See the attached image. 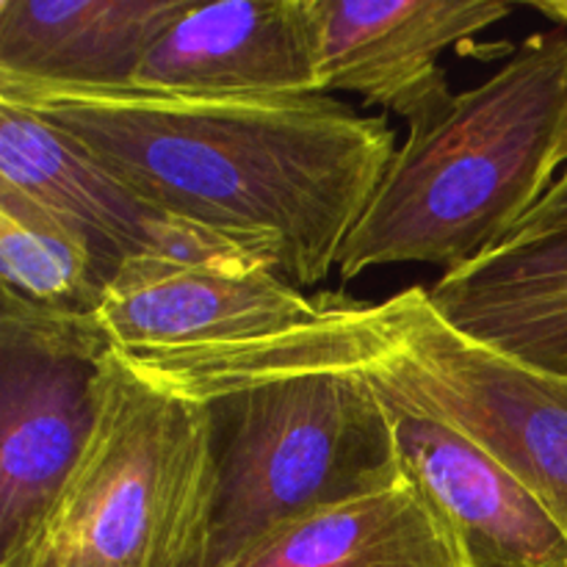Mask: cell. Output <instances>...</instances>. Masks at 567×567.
Listing matches in <instances>:
<instances>
[{"label":"cell","mask_w":567,"mask_h":567,"mask_svg":"<svg viewBox=\"0 0 567 567\" xmlns=\"http://www.w3.org/2000/svg\"><path fill=\"white\" fill-rule=\"evenodd\" d=\"M0 103L33 111L161 210L305 288L338 266L396 155L385 116L330 94L186 100L111 89Z\"/></svg>","instance_id":"cell-1"},{"label":"cell","mask_w":567,"mask_h":567,"mask_svg":"<svg viewBox=\"0 0 567 567\" xmlns=\"http://www.w3.org/2000/svg\"><path fill=\"white\" fill-rule=\"evenodd\" d=\"M125 354L205 413L208 482L181 567H230L271 532L404 480L391 415L371 382L282 332Z\"/></svg>","instance_id":"cell-2"},{"label":"cell","mask_w":567,"mask_h":567,"mask_svg":"<svg viewBox=\"0 0 567 567\" xmlns=\"http://www.w3.org/2000/svg\"><path fill=\"white\" fill-rule=\"evenodd\" d=\"M567 161V25L524 39L480 86L410 125L338 255L343 280L391 264L446 271L496 249Z\"/></svg>","instance_id":"cell-3"},{"label":"cell","mask_w":567,"mask_h":567,"mask_svg":"<svg viewBox=\"0 0 567 567\" xmlns=\"http://www.w3.org/2000/svg\"><path fill=\"white\" fill-rule=\"evenodd\" d=\"M282 336L358 369L388 402L468 435L540 498L567 537V377L463 336L421 286L380 305L327 299L319 319Z\"/></svg>","instance_id":"cell-4"},{"label":"cell","mask_w":567,"mask_h":567,"mask_svg":"<svg viewBox=\"0 0 567 567\" xmlns=\"http://www.w3.org/2000/svg\"><path fill=\"white\" fill-rule=\"evenodd\" d=\"M205 482L203 408L114 347L81 463L31 543L0 567H181Z\"/></svg>","instance_id":"cell-5"},{"label":"cell","mask_w":567,"mask_h":567,"mask_svg":"<svg viewBox=\"0 0 567 567\" xmlns=\"http://www.w3.org/2000/svg\"><path fill=\"white\" fill-rule=\"evenodd\" d=\"M114 341L94 319L0 293V565L37 535L81 463Z\"/></svg>","instance_id":"cell-6"},{"label":"cell","mask_w":567,"mask_h":567,"mask_svg":"<svg viewBox=\"0 0 567 567\" xmlns=\"http://www.w3.org/2000/svg\"><path fill=\"white\" fill-rule=\"evenodd\" d=\"M324 305L266 264L138 255L116 271L97 321L122 352H175L277 336L316 321Z\"/></svg>","instance_id":"cell-7"},{"label":"cell","mask_w":567,"mask_h":567,"mask_svg":"<svg viewBox=\"0 0 567 567\" xmlns=\"http://www.w3.org/2000/svg\"><path fill=\"white\" fill-rule=\"evenodd\" d=\"M131 89L186 100L327 94L313 0H192L150 44Z\"/></svg>","instance_id":"cell-8"},{"label":"cell","mask_w":567,"mask_h":567,"mask_svg":"<svg viewBox=\"0 0 567 567\" xmlns=\"http://www.w3.org/2000/svg\"><path fill=\"white\" fill-rule=\"evenodd\" d=\"M0 181L75 221L116 269L138 255L264 264L241 244L161 210L42 116L9 103H0Z\"/></svg>","instance_id":"cell-9"},{"label":"cell","mask_w":567,"mask_h":567,"mask_svg":"<svg viewBox=\"0 0 567 567\" xmlns=\"http://www.w3.org/2000/svg\"><path fill=\"white\" fill-rule=\"evenodd\" d=\"M324 92L343 89L413 122L454 97L437 59L504 20L502 0H313Z\"/></svg>","instance_id":"cell-10"},{"label":"cell","mask_w":567,"mask_h":567,"mask_svg":"<svg viewBox=\"0 0 567 567\" xmlns=\"http://www.w3.org/2000/svg\"><path fill=\"white\" fill-rule=\"evenodd\" d=\"M382 402L404 480L446 524L465 565L567 567L563 526L524 482L446 421Z\"/></svg>","instance_id":"cell-11"},{"label":"cell","mask_w":567,"mask_h":567,"mask_svg":"<svg viewBox=\"0 0 567 567\" xmlns=\"http://www.w3.org/2000/svg\"><path fill=\"white\" fill-rule=\"evenodd\" d=\"M426 297L463 336L567 377V194L551 186L513 236L443 271Z\"/></svg>","instance_id":"cell-12"},{"label":"cell","mask_w":567,"mask_h":567,"mask_svg":"<svg viewBox=\"0 0 567 567\" xmlns=\"http://www.w3.org/2000/svg\"><path fill=\"white\" fill-rule=\"evenodd\" d=\"M192 0H0V97L131 89Z\"/></svg>","instance_id":"cell-13"},{"label":"cell","mask_w":567,"mask_h":567,"mask_svg":"<svg viewBox=\"0 0 567 567\" xmlns=\"http://www.w3.org/2000/svg\"><path fill=\"white\" fill-rule=\"evenodd\" d=\"M230 567H468L432 504L402 480L271 532Z\"/></svg>","instance_id":"cell-14"},{"label":"cell","mask_w":567,"mask_h":567,"mask_svg":"<svg viewBox=\"0 0 567 567\" xmlns=\"http://www.w3.org/2000/svg\"><path fill=\"white\" fill-rule=\"evenodd\" d=\"M116 271L75 221L0 181V293L48 313L94 319Z\"/></svg>","instance_id":"cell-15"},{"label":"cell","mask_w":567,"mask_h":567,"mask_svg":"<svg viewBox=\"0 0 567 567\" xmlns=\"http://www.w3.org/2000/svg\"><path fill=\"white\" fill-rule=\"evenodd\" d=\"M535 9L546 14L548 20L565 22L567 25V0H546V3H535Z\"/></svg>","instance_id":"cell-16"},{"label":"cell","mask_w":567,"mask_h":567,"mask_svg":"<svg viewBox=\"0 0 567 567\" xmlns=\"http://www.w3.org/2000/svg\"><path fill=\"white\" fill-rule=\"evenodd\" d=\"M554 188H557V192H565L567 194V172L563 177H557V183H554Z\"/></svg>","instance_id":"cell-17"}]
</instances>
